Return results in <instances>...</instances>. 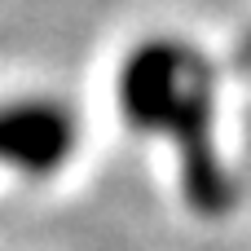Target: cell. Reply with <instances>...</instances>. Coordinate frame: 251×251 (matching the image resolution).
Listing matches in <instances>:
<instances>
[{
	"mask_svg": "<svg viewBox=\"0 0 251 251\" xmlns=\"http://www.w3.org/2000/svg\"><path fill=\"white\" fill-rule=\"evenodd\" d=\"M115 101L132 132L172 146L190 212L216 221L238 207V176L216 141V66L194 40H137L115 71Z\"/></svg>",
	"mask_w": 251,
	"mask_h": 251,
	"instance_id": "6da1fadb",
	"label": "cell"
},
{
	"mask_svg": "<svg viewBox=\"0 0 251 251\" xmlns=\"http://www.w3.org/2000/svg\"><path fill=\"white\" fill-rule=\"evenodd\" d=\"M79 150V115L66 97H0V168L26 181L57 176Z\"/></svg>",
	"mask_w": 251,
	"mask_h": 251,
	"instance_id": "7a4b0ae2",
	"label": "cell"
},
{
	"mask_svg": "<svg viewBox=\"0 0 251 251\" xmlns=\"http://www.w3.org/2000/svg\"><path fill=\"white\" fill-rule=\"evenodd\" d=\"M234 71L251 75V26L238 35V44H234Z\"/></svg>",
	"mask_w": 251,
	"mask_h": 251,
	"instance_id": "3957f363",
	"label": "cell"
}]
</instances>
